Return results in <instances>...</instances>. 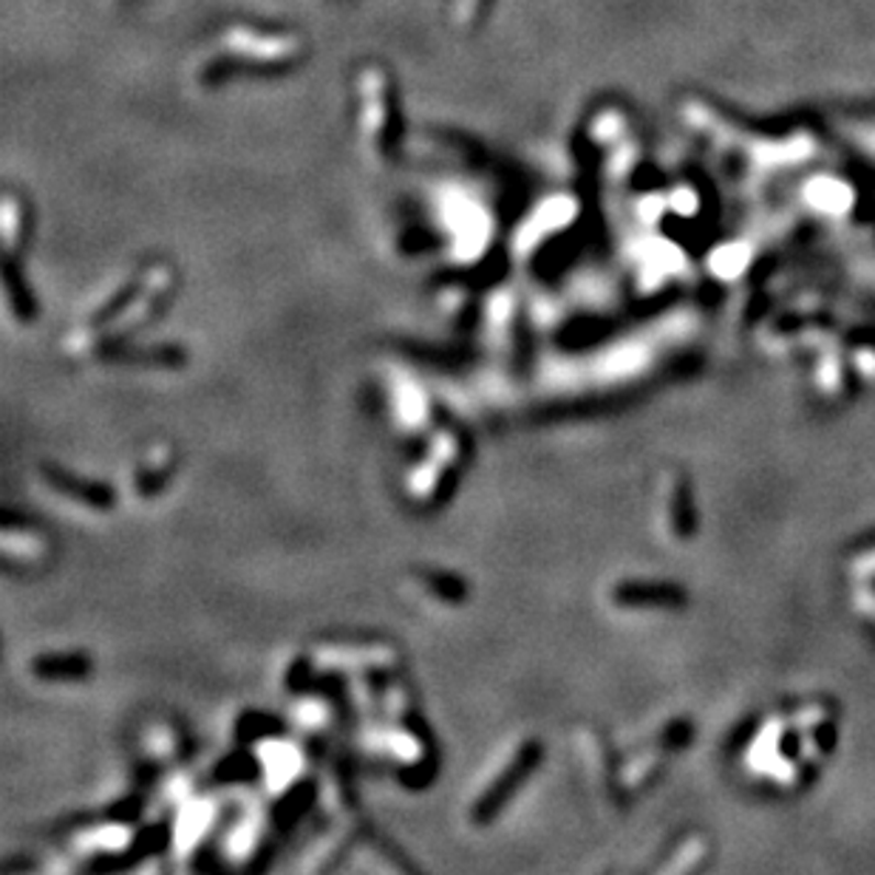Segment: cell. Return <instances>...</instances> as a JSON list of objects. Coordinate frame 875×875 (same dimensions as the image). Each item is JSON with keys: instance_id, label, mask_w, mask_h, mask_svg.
Segmentation results:
<instances>
[{"instance_id": "3957f363", "label": "cell", "mask_w": 875, "mask_h": 875, "mask_svg": "<svg viewBox=\"0 0 875 875\" xmlns=\"http://www.w3.org/2000/svg\"><path fill=\"white\" fill-rule=\"evenodd\" d=\"M37 675L52 677V680H74L86 675V661L82 657H43L34 663Z\"/></svg>"}, {"instance_id": "7a4b0ae2", "label": "cell", "mask_w": 875, "mask_h": 875, "mask_svg": "<svg viewBox=\"0 0 875 875\" xmlns=\"http://www.w3.org/2000/svg\"><path fill=\"white\" fill-rule=\"evenodd\" d=\"M616 598L627 607H677L686 595L668 584H623Z\"/></svg>"}, {"instance_id": "6da1fadb", "label": "cell", "mask_w": 875, "mask_h": 875, "mask_svg": "<svg viewBox=\"0 0 875 875\" xmlns=\"http://www.w3.org/2000/svg\"><path fill=\"white\" fill-rule=\"evenodd\" d=\"M539 762V745H528V749L521 751L519 756L513 760V765H510L508 771H505V776H501L499 782H496L494 788L488 790V794L481 796L479 808H476V819H490V816L496 813V810L501 808V805L508 802L510 794H513L516 788H519L521 782L528 779V774L533 771V765Z\"/></svg>"}, {"instance_id": "277c9868", "label": "cell", "mask_w": 875, "mask_h": 875, "mask_svg": "<svg viewBox=\"0 0 875 875\" xmlns=\"http://www.w3.org/2000/svg\"><path fill=\"white\" fill-rule=\"evenodd\" d=\"M267 760H269L267 771L273 782H287L289 776L295 774V768H298V756H295V751L287 749V745H273Z\"/></svg>"}]
</instances>
